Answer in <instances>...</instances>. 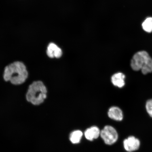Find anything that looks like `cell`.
<instances>
[{
  "instance_id": "obj_5",
  "label": "cell",
  "mask_w": 152,
  "mask_h": 152,
  "mask_svg": "<svg viewBox=\"0 0 152 152\" xmlns=\"http://www.w3.org/2000/svg\"><path fill=\"white\" fill-rule=\"evenodd\" d=\"M124 147L127 151L131 152L138 150L140 145V140L134 136H130L124 140Z\"/></svg>"
},
{
  "instance_id": "obj_1",
  "label": "cell",
  "mask_w": 152,
  "mask_h": 152,
  "mask_svg": "<svg viewBox=\"0 0 152 152\" xmlns=\"http://www.w3.org/2000/svg\"><path fill=\"white\" fill-rule=\"evenodd\" d=\"M28 77V72L25 66L20 62H15L5 68L4 79L13 84H22Z\"/></svg>"
},
{
  "instance_id": "obj_7",
  "label": "cell",
  "mask_w": 152,
  "mask_h": 152,
  "mask_svg": "<svg viewBox=\"0 0 152 152\" xmlns=\"http://www.w3.org/2000/svg\"><path fill=\"white\" fill-rule=\"evenodd\" d=\"M101 131L98 127L93 126L86 129L84 133L85 136L87 140L92 141L98 138L100 136Z\"/></svg>"
},
{
  "instance_id": "obj_12",
  "label": "cell",
  "mask_w": 152,
  "mask_h": 152,
  "mask_svg": "<svg viewBox=\"0 0 152 152\" xmlns=\"http://www.w3.org/2000/svg\"><path fill=\"white\" fill-rule=\"evenodd\" d=\"M145 107L148 113L152 118V99L147 101Z\"/></svg>"
},
{
  "instance_id": "obj_3",
  "label": "cell",
  "mask_w": 152,
  "mask_h": 152,
  "mask_svg": "<svg viewBox=\"0 0 152 152\" xmlns=\"http://www.w3.org/2000/svg\"><path fill=\"white\" fill-rule=\"evenodd\" d=\"M47 90L42 82H34L28 87L26 94L28 102L34 105H39L44 101L47 97Z\"/></svg>"
},
{
  "instance_id": "obj_8",
  "label": "cell",
  "mask_w": 152,
  "mask_h": 152,
  "mask_svg": "<svg viewBox=\"0 0 152 152\" xmlns=\"http://www.w3.org/2000/svg\"><path fill=\"white\" fill-rule=\"evenodd\" d=\"M110 118L116 121H122L123 118L122 111L119 108L113 106L110 108L108 112Z\"/></svg>"
},
{
  "instance_id": "obj_4",
  "label": "cell",
  "mask_w": 152,
  "mask_h": 152,
  "mask_svg": "<svg viewBox=\"0 0 152 152\" xmlns=\"http://www.w3.org/2000/svg\"><path fill=\"white\" fill-rule=\"evenodd\" d=\"M100 136L106 144L111 145L118 139V135L116 130L113 127L106 125L101 131Z\"/></svg>"
},
{
  "instance_id": "obj_10",
  "label": "cell",
  "mask_w": 152,
  "mask_h": 152,
  "mask_svg": "<svg viewBox=\"0 0 152 152\" xmlns=\"http://www.w3.org/2000/svg\"><path fill=\"white\" fill-rule=\"evenodd\" d=\"M83 136V133L81 131L77 130L72 132L69 136V140L72 143L76 144L81 141Z\"/></svg>"
},
{
  "instance_id": "obj_6",
  "label": "cell",
  "mask_w": 152,
  "mask_h": 152,
  "mask_svg": "<svg viewBox=\"0 0 152 152\" xmlns=\"http://www.w3.org/2000/svg\"><path fill=\"white\" fill-rule=\"evenodd\" d=\"M47 53L48 56L51 58H59L62 54L61 49L54 43L49 44L47 48Z\"/></svg>"
},
{
  "instance_id": "obj_9",
  "label": "cell",
  "mask_w": 152,
  "mask_h": 152,
  "mask_svg": "<svg viewBox=\"0 0 152 152\" xmlns=\"http://www.w3.org/2000/svg\"><path fill=\"white\" fill-rule=\"evenodd\" d=\"M125 76L121 73H117L113 75L111 77V82L113 84L119 88H122L125 85Z\"/></svg>"
},
{
  "instance_id": "obj_11",
  "label": "cell",
  "mask_w": 152,
  "mask_h": 152,
  "mask_svg": "<svg viewBox=\"0 0 152 152\" xmlns=\"http://www.w3.org/2000/svg\"><path fill=\"white\" fill-rule=\"evenodd\" d=\"M144 31L151 33L152 31V18H148L144 21L142 24Z\"/></svg>"
},
{
  "instance_id": "obj_2",
  "label": "cell",
  "mask_w": 152,
  "mask_h": 152,
  "mask_svg": "<svg viewBox=\"0 0 152 152\" xmlns=\"http://www.w3.org/2000/svg\"><path fill=\"white\" fill-rule=\"evenodd\" d=\"M131 66L134 71L141 70L143 75H147L152 72V58L145 51H140L133 56Z\"/></svg>"
}]
</instances>
